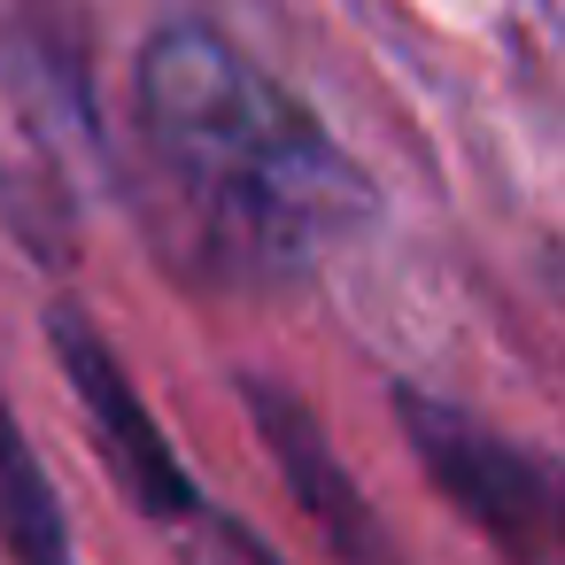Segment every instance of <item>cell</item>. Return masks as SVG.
<instances>
[{"label":"cell","mask_w":565,"mask_h":565,"mask_svg":"<svg viewBox=\"0 0 565 565\" xmlns=\"http://www.w3.org/2000/svg\"><path fill=\"white\" fill-rule=\"evenodd\" d=\"M395 411H403V434L418 449V465L434 472V488L495 542V550H550V526H557V488H550V465L526 457L511 434L480 426L472 411L426 395V387H395Z\"/></svg>","instance_id":"cell-2"},{"label":"cell","mask_w":565,"mask_h":565,"mask_svg":"<svg viewBox=\"0 0 565 565\" xmlns=\"http://www.w3.org/2000/svg\"><path fill=\"white\" fill-rule=\"evenodd\" d=\"M248 411H256V426L271 434L279 465H287V480H295V495H302V511H318L341 550H372V526H364V511H356V488L341 480V465H333L318 418H310L295 395H279L271 380H248Z\"/></svg>","instance_id":"cell-4"},{"label":"cell","mask_w":565,"mask_h":565,"mask_svg":"<svg viewBox=\"0 0 565 565\" xmlns=\"http://www.w3.org/2000/svg\"><path fill=\"white\" fill-rule=\"evenodd\" d=\"M140 117L202 233L248 271H302L372 217V186L333 132L210 24L148 40Z\"/></svg>","instance_id":"cell-1"},{"label":"cell","mask_w":565,"mask_h":565,"mask_svg":"<svg viewBox=\"0 0 565 565\" xmlns=\"http://www.w3.org/2000/svg\"><path fill=\"white\" fill-rule=\"evenodd\" d=\"M0 534H9V550L24 557H71V526H63V503L40 472V457L24 449V426L17 411L0 403Z\"/></svg>","instance_id":"cell-5"},{"label":"cell","mask_w":565,"mask_h":565,"mask_svg":"<svg viewBox=\"0 0 565 565\" xmlns=\"http://www.w3.org/2000/svg\"><path fill=\"white\" fill-rule=\"evenodd\" d=\"M47 341H55V356H63V372H71V387H78L94 434H102V457H109L117 488H125L156 526H194L210 503H202V488L179 472V457H171L156 411H148L140 387L125 380L117 349L94 333V318L71 310V302H55V310H47Z\"/></svg>","instance_id":"cell-3"}]
</instances>
